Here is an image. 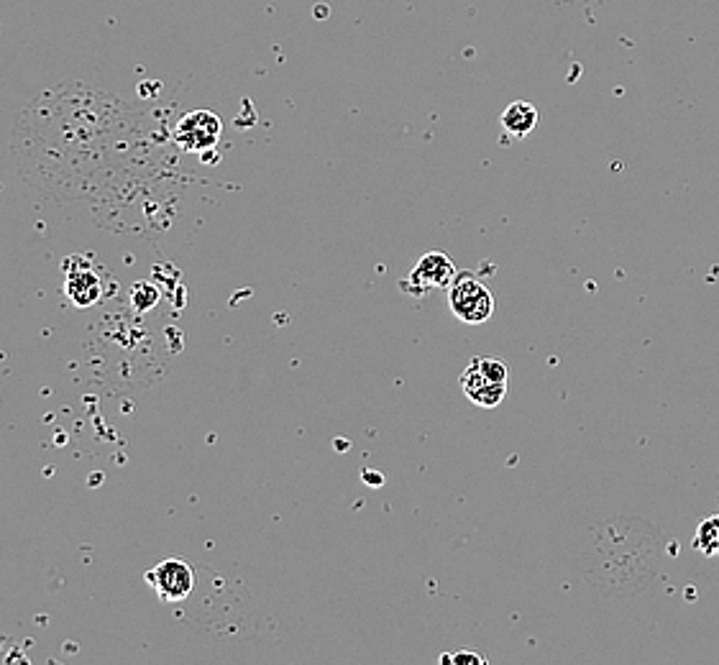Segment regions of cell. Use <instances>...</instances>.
<instances>
[{"mask_svg":"<svg viewBox=\"0 0 719 665\" xmlns=\"http://www.w3.org/2000/svg\"><path fill=\"white\" fill-rule=\"evenodd\" d=\"M461 389L476 407L492 410L507 397V366L494 356H476L461 374Z\"/></svg>","mask_w":719,"mask_h":665,"instance_id":"1","label":"cell"},{"mask_svg":"<svg viewBox=\"0 0 719 665\" xmlns=\"http://www.w3.org/2000/svg\"><path fill=\"white\" fill-rule=\"evenodd\" d=\"M448 307L466 325H482L492 318L494 297L484 282L474 274H456L448 287Z\"/></svg>","mask_w":719,"mask_h":665,"instance_id":"2","label":"cell"},{"mask_svg":"<svg viewBox=\"0 0 719 665\" xmlns=\"http://www.w3.org/2000/svg\"><path fill=\"white\" fill-rule=\"evenodd\" d=\"M223 136L221 118L213 110H192L177 121L172 131L174 144L185 149L187 154H205L218 146Z\"/></svg>","mask_w":719,"mask_h":665,"instance_id":"3","label":"cell"},{"mask_svg":"<svg viewBox=\"0 0 719 665\" xmlns=\"http://www.w3.org/2000/svg\"><path fill=\"white\" fill-rule=\"evenodd\" d=\"M144 581L157 591L164 604L185 602L195 589V571L182 558H167L144 573Z\"/></svg>","mask_w":719,"mask_h":665,"instance_id":"4","label":"cell"},{"mask_svg":"<svg viewBox=\"0 0 719 665\" xmlns=\"http://www.w3.org/2000/svg\"><path fill=\"white\" fill-rule=\"evenodd\" d=\"M64 295L75 307H93L105 297L103 274L87 256H70L64 261Z\"/></svg>","mask_w":719,"mask_h":665,"instance_id":"5","label":"cell"},{"mask_svg":"<svg viewBox=\"0 0 719 665\" xmlns=\"http://www.w3.org/2000/svg\"><path fill=\"white\" fill-rule=\"evenodd\" d=\"M456 274H459L456 266L443 251H430L415 264V269L410 272V282L418 284V292L423 295L425 290H435V287H451Z\"/></svg>","mask_w":719,"mask_h":665,"instance_id":"6","label":"cell"},{"mask_svg":"<svg viewBox=\"0 0 719 665\" xmlns=\"http://www.w3.org/2000/svg\"><path fill=\"white\" fill-rule=\"evenodd\" d=\"M538 123V108H535L533 103H525V100H515V103H510L502 110V128H505L510 136H515V139H528Z\"/></svg>","mask_w":719,"mask_h":665,"instance_id":"7","label":"cell"},{"mask_svg":"<svg viewBox=\"0 0 719 665\" xmlns=\"http://www.w3.org/2000/svg\"><path fill=\"white\" fill-rule=\"evenodd\" d=\"M694 548L704 556H719V517L702 520V525L696 527Z\"/></svg>","mask_w":719,"mask_h":665,"instance_id":"8","label":"cell"},{"mask_svg":"<svg viewBox=\"0 0 719 665\" xmlns=\"http://www.w3.org/2000/svg\"><path fill=\"white\" fill-rule=\"evenodd\" d=\"M159 290L151 282H136L134 290H131V305H134L136 313H149L151 307L159 302Z\"/></svg>","mask_w":719,"mask_h":665,"instance_id":"9","label":"cell"},{"mask_svg":"<svg viewBox=\"0 0 719 665\" xmlns=\"http://www.w3.org/2000/svg\"><path fill=\"white\" fill-rule=\"evenodd\" d=\"M443 663H474V665H484L487 660L482 655L476 653H453V655H443Z\"/></svg>","mask_w":719,"mask_h":665,"instance_id":"10","label":"cell"},{"mask_svg":"<svg viewBox=\"0 0 719 665\" xmlns=\"http://www.w3.org/2000/svg\"><path fill=\"white\" fill-rule=\"evenodd\" d=\"M6 648H11V642H8L6 637H0V658H6V655H3V650Z\"/></svg>","mask_w":719,"mask_h":665,"instance_id":"11","label":"cell"}]
</instances>
